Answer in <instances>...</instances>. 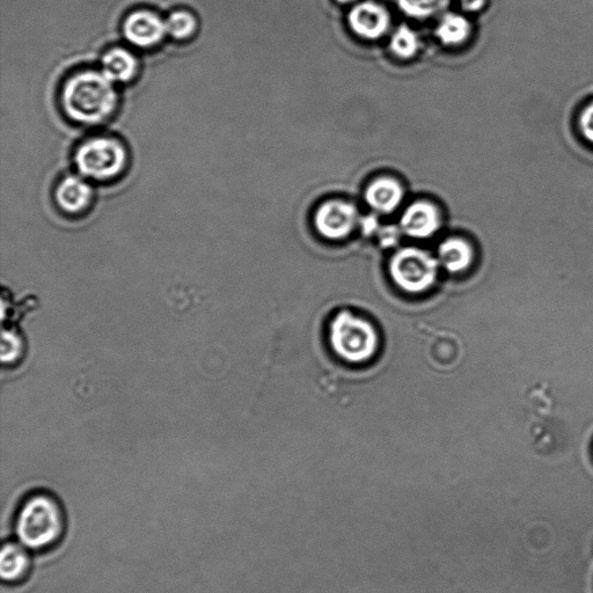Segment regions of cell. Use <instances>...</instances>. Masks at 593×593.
I'll return each instance as SVG.
<instances>
[{
  "mask_svg": "<svg viewBox=\"0 0 593 593\" xmlns=\"http://www.w3.org/2000/svg\"><path fill=\"white\" fill-rule=\"evenodd\" d=\"M361 224L365 234H371L378 229V219L373 215L365 216Z\"/></svg>",
  "mask_w": 593,
  "mask_h": 593,
  "instance_id": "cell-22",
  "label": "cell"
},
{
  "mask_svg": "<svg viewBox=\"0 0 593 593\" xmlns=\"http://www.w3.org/2000/svg\"><path fill=\"white\" fill-rule=\"evenodd\" d=\"M32 560L29 549L23 544L6 543L0 553V576L5 583L24 582L31 571Z\"/></svg>",
  "mask_w": 593,
  "mask_h": 593,
  "instance_id": "cell-12",
  "label": "cell"
},
{
  "mask_svg": "<svg viewBox=\"0 0 593 593\" xmlns=\"http://www.w3.org/2000/svg\"><path fill=\"white\" fill-rule=\"evenodd\" d=\"M329 340L335 354L350 363L370 360L378 349V334L370 322L343 311L334 318Z\"/></svg>",
  "mask_w": 593,
  "mask_h": 593,
  "instance_id": "cell-4",
  "label": "cell"
},
{
  "mask_svg": "<svg viewBox=\"0 0 593 593\" xmlns=\"http://www.w3.org/2000/svg\"><path fill=\"white\" fill-rule=\"evenodd\" d=\"M472 25L458 13H446L435 29L436 38L446 47H458L470 39Z\"/></svg>",
  "mask_w": 593,
  "mask_h": 593,
  "instance_id": "cell-16",
  "label": "cell"
},
{
  "mask_svg": "<svg viewBox=\"0 0 593 593\" xmlns=\"http://www.w3.org/2000/svg\"><path fill=\"white\" fill-rule=\"evenodd\" d=\"M442 218L435 204L416 201L402 212L400 230L414 239H428L441 229Z\"/></svg>",
  "mask_w": 593,
  "mask_h": 593,
  "instance_id": "cell-9",
  "label": "cell"
},
{
  "mask_svg": "<svg viewBox=\"0 0 593 593\" xmlns=\"http://www.w3.org/2000/svg\"><path fill=\"white\" fill-rule=\"evenodd\" d=\"M439 262L427 252L417 248H402L390 262L392 280L409 294H421L433 287Z\"/></svg>",
  "mask_w": 593,
  "mask_h": 593,
  "instance_id": "cell-5",
  "label": "cell"
},
{
  "mask_svg": "<svg viewBox=\"0 0 593 593\" xmlns=\"http://www.w3.org/2000/svg\"><path fill=\"white\" fill-rule=\"evenodd\" d=\"M472 246L461 238H449L438 248V262L448 272L456 274L464 272L473 261Z\"/></svg>",
  "mask_w": 593,
  "mask_h": 593,
  "instance_id": "cell-15",
  "label": "cell"
},
{
  "mask_svg": "<svg viewBox=\"0 0 593 593\" xmlns=\"http://www.w3.org/2000/svg\"><path fill=\"white\" fill-rule=\"evenodd\" d=\"M93 189L85 178L69 175L58 183L55 202L58 209L69 216H80L89 210L93 203Z\"/></svg>",
  "mask_w": 593,
  "mask_h": 593,
  "instance_id": "cell-10",
  "label": "cell"
},
{
  "mask_svg": "<svg viewBox=\"0 0 593 593\" xmlns=\"http://www.w3.org/2000/svg\"><path fill=\"white\" fill-rule=\"evenodd\" d=\"M77 170L85 179L112 181L127 170L129 153L119 138L95 136L78 146L75 153Z\"/></svg>",
  "mask_w": 593,
  "mask_h": 593,
  "instance_id": "cell-3",
  "label": "cell"
},
{
  "mask_svg": "<svg viewBox=\"0 0 593 593\" xmlns=\"http://www.w3.org/2000/svg\"><path fill=\"white\" fill-rule=\"evenodd\" d=\"M348 25L355 35L368 41L384 38L391 26L390 13L375 2L356 4L348 14Z\"/></svg>",
  "mask_w": 593,
  "mask_h": 593,
  "instance_id": "cell-8",
  "label": "cell"
},
{
  "mask_svg": "<svg viewBox=\"0 0 593 593\" xmlns=\"http://www.w3.org/2000/svg\"><path fill=\"white\" fill-rule=\"evenodd\" d=\"M64 510L53 494L35 492L18 510L16 534L29 551L43 552L62 540L65 532Z\"/></svg>",
  "mask_w": 593,
  "mask_h": 593,
  "instance_id": "cell-2",
  "label": "cell"
},
{
  "mask_svg": "<svg viewBox=\"0 0 593 593\" xmlns=\"http://www.w3.org/2000/svg\"><path fill=\"white\" fill-rule=\"evenodd\" d=\"M336 2L343 4V5H347V4H353L356 3L357 0H336Z\"/></svg>",
  "mask_w": 593,
  "mask_h": 593,
  "instance_id": "cell-23",
  "label": "cell"
},
{
  "mask_svg": "<svg viewBox=\"0 0 593 593\" xmlns=\"http://www.w3.org/2000/svg\"><path fill=\"white\" fill-rule=\"evenodd\" d=\"M123 33L131 45L150 49L157 47L167 35L166 20L151 10H136L124 20Z\"/></svg>",
  "mask_w": 593,
  "mask_h": 593,
  "instance_id": "cell-7",
  "label": "cell"
},
{
  "mask_svg": "<svg viewBox=\"0 0 593 593\" xmlns=\"http://www.w3.org/2000/svg\"><path fill=\"white\" fill-rule=\"evenodd\" d=\"M578 127L583 137L593 144V102L583 109L578 119Z\"/></svg>",
  "mask_w": 593,
  "mask_h": 593,
  "instance_id": "cell-20",
  "label": "cell"
},
{
  "mask_svg": "<svg viewBox=\"0 0 593 593\" xmlns=\"http://www.w3.org/2000/svg\"><path fill=\"white\" fill-rule=\"evenodd\" d=\"M101 71L115 84L129 83L138 75L139 62L131 51L113 48L102 57Z\"/></svg>",
  "mask_w": 593,
  "mask_h": 593,
  "instance_id": "cell-13",
  "label": "cell"
},
{
  "mask_svg": "<svg viewBox=\"0 0 593 593\" xmlns=\"http://www.w3.org/2000/svg\"><path fill=\"white\" fill-rule=\"evenodd\" d=\"M405 199V189L398 180L382 177L373 180L365 188L366 204L380 214L388 215L397 210Z\"/></svg>",
  "mask_w": 593,
  "mask_h": 593,
  "instance_id": "cell-11",
  "label": "cell"
},
{
  "mask_svg": "<svg viewBox=\"0 0 593 593\" xmlns=\"http://www.w3.org/2000/svg\"><path fill=\"white\" fill-rule=\"evenodd\" d=\"M19 325L20 319L16 321V324H13V321L3 320V369H17L26 360L27 340Z\"/></svg>",
  "mask_w": 593,
  "mask_h": 593,
  "instance_id": "cell-14",
  "label": "cell"
},
{
  "mask_svg": "<svg viewBox=\"0 0 593 593\" xmlns=\"http://www.w3.org/2000/svg\"><path fill=\"white\" fill-rule=\"evenodd\" d=\"M61 105L70 120L83 126H99L112 119L119 107L115 83L104 72H76L64 83Z\"/></svg>",
  "mask_w": 593,
  "mask_h": 593,
  "instance_id": "cell-1",
  "label": "cell"
},
{
  "mask_svg": "<svg viewBox=\"0 0 593 593\" xmlns=\"http://www.w3.org/2000/svg\"><path fill=\"white\" fill-rule=\"evenodd\" d=\"M405 16L413 19H430L448 9L451 0H397Z\"/></svg>",
  "mask_w": 593,
  "mask_h": 593,
  "instance_id": "cell-18",
  "label": "cell"
},
{
  "mask_svg": "<svg viewBox=\"0 0 593 593\" xmlns=\"http://www.w3.org/2000/svg\"><path fill=\"white\" fill-rule=\"evenodd\" d=\"M461 7L466 12H479L486 6L487 0H459Z\"/></svg>",
  "mask_w": 593,
  "mask_h": 593,
  "instance_id": "cell-21",
  "label": "cell"
},
{
  "mask_svg": "<svg viewBox=\"0 0 593 593\" xmlns=\"http://www.w3.org/2000/svg\"><path fill=\"white\" fill-rule=\"evenodd\" d=\"M199 27L197 19L192 12L187 10L174 11L166 19L167 35L173 39L185 41L195 35Z\"/></svg>",
  "mask_w": 593,
  "mask_h": 593,
  "instance_id": "cell-19",
  "label": "cell"
},
{
  "mask_svg": "<svg viewBox=\"0 0 593 593\" xmlns=\"http://www.w3.org/2000/svg\"><path fill=\"white\" fill-rule=\"evenodd\" d=\"M360 223V215L353 203L329 200L321 204L314 215V226L320 236L328 240H342L350 236Z\"/></svg>",
  "mask_w": 593,
  "mask_h": 593,
  "instance_id": "cell-6",
  "label": "cell"
},
{
  "mask_svg": "<svg viewBox=\"0 0 593 593\" xmlns=\"http://www.w3.org/2000/svg\"><path fill=\"white\" fill-rule=\"evenodd\" d=\"M388 48L400 60H412L420 50L419 35H417L413 28L402 25L392 33Z\"/></svg>",
  "mask_w": 593,
  "mask_h": 593,
  "instance_id": "cell-17",
  "label": "cell"
}]
</instances>
